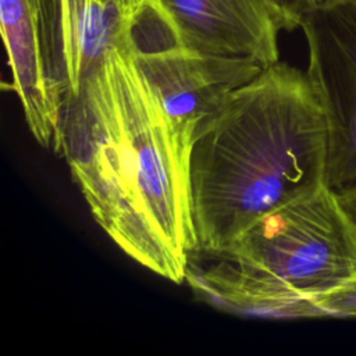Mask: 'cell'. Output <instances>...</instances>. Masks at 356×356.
<instances>
[{"label": "cell", "mask_w": 356, "mask_h": 356, "mask_svg": "<svg viewBox=\"0 0 356 356\" xmlns=\"http://www.w3.org/2000/svg\"><path fill=\"white\" fill-rule=\"evenodd\" d=\"M195 132L177 124L128 42L64 104L65 157L96 222L131 259L181 284L196 248L191 196Z\"/></svg>", "instance_id": "obj_1"}, {"label": "cell", "mask_w": 356, "mask_h": 356, "mask_svg": "<svg viewBox=\"0 0 356 356\" xmlns=\"http://www.w3.org/2000/svg\"><path fill=\"white\" fill-rule=\"evenodd\" d=\"M327 120L306 71L277 61L195 138L196 248L220 249L263 214L325 184Z\"/></svg>", "instance_id": "obj_2"}, {"label": "cell", "mask_w": 356, "mask_h": 356, "mask_svg": "<svg viewBox=\"0 0 356 356\" xmlns=\"http://www.w3.org/2000/svg\"><path fill=\"white\" fill-rule=\"evenodd\" d=\"M204 302L238 314L334 316L356 289V222L323 184L249 225L220 249H195L186 278Z\"/></svg>", "instance_id": "obj_3"}, {"label": "cell", "mask_w": 356, "mask_h": 356, "mask_svg": "<svg viewBox=\"0 0 356 356\" xmlns=\"http://www.w3.org/2000/svg\"><path fill=\"white\" fill-rule=\"evenodd\" d=\"M132 47L168 115L195 135L221 113L236 89L264 68L248 57L211 54L184 44L159 0L136 17Z\"/></svg>", "instance_id": "obj_4"}, {"label": "cell", "mask_w": 356, "mask_h": 356, "mask_svg": "<svg viewBox=\"0 0 356 356\" xmlns=\"http://www.w3.org/2000/svg\"><path fill=\"white\" fill-rule=\"evenodd\" d=\"M300 28L327 120L325 184L342 192L356 186V1L323 0Z\"/></svg>", "instance_id": "obj_5"}, {"label": "cell", "mask_w": 356, "mask_h": 356, "mask_svg": "<svg viewBox=\"0 0 356 356\" xmlns=\"http://www.w3.org/2000/svg\"><path fill=\"white\" fill-rule=\"evenodd\" d=\"M178 39L196 50L280 61L281 24L266 0H159Z\"/></svg>", "instance_id": "obj_6"}, {"label": "cell", "mask_w": 356, "mask_h": 356, "mask_svg": "<svg viewBox=\"0 0 356 356\" xmlns=\"http://www.w3.org/2000/svg\"><path fill=\"white\" fill-rule=\"evenodd\" d=\"M44 0H0L1 35L13 71V88L22 104L29 131L43 147L60 135V113L49 90L43 50Z\"/></svg>", "instance_id": "obj_7"}, {"label": "cell", "mask_w": 356, "mask_h": 356, "mask_svg": "<svg viewBox=\"0 0 356 356\" xmlns=\"http://www.w3.org/2000/svg\"><path fill=\"white\" fill-rule=\"evenodd\" d=\"M275 13L282 31L300 28L305 17L323 0H266Z\"/></svg>", "instance_id": "obj_8"}, {"label": "cell", "mask_w": 356, "mask_h": 356, "mask_svg": "<svg viewBox=\"0 0 356 356\" xmlns=\"http://www.w3.org/2000/svg\"><path fill=\"white\" fill-rule=\"evenodd\" d=\"M334 316H356V289L337 300Z\"/></svg>", "instance_id": "obj_9"}, {"label": "cell", "mask_w": 356, "mask_h": 356, "mask_svg": "<svg viewBox=\"0 0 356 356\" xmlns=\"http://www.w3.org/2000/svg\"><path fill=\"white\" fill-rule=\"evenodd\" d=\"M339 195V200L343 204V207L346 209V211L349 213V216L355 220L356 222V186L338 192Z\"/></svg>", "instance_id": "obj_10"}, {"label": "cell", "mask_w": 356, "mask_h": 356, "mask_svg": "<svg viewBox=\"0 0 356 356\" xmlns=\"http://www.w3.org/2000/svg\"><path fill=\"white\" fill-rule=\"evenodd\" d=\"M99 1L118 4V6H124V7L132 8V10H143L145 7H147L154 0H99Z\"/></svg>", "instance_id": "obj_11"}, {"label": "cell", "mask_w": 356, "mask_h": 356, "mask_svg": "<svg viewBox=\"0 0 356 356\" xmlns=\"http://www.w3.org/2000/svg\"><path fill=\"white\" fill-rule=\"evenodd\" d=\"M355 1H356V0H355Z\"/></svg>", "instance_id": "obj_12"}]
</instances>
